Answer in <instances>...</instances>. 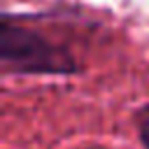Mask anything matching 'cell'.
<instances>
[{"mask_svg":"<svg viewBox=\"0 0 149 149\" xmlns=\"http://www.w3.org/2000/svg\"><path fill=\"white\" fill-rule=\"evenodd\" d=\"M133 119H135V128H137V137H140L142 147L149 149V105H142Z\"/></svg>","mask_w":149,"mask_h":149,"instance_id":"cell-2","label":"cell"},{"mask_svg":"<svg viewBox=\"0 0 149 149\" xmlns=\"http://www.w3.org/2000/svg\"><path fill=\"white\" fill-rule=\"evenodd\" d=\"M0 70L5 74H54L70 77L81 70L74 56L40 35L33 28L16 23L9 14L0 19Z\"/></svg>","mask_w":149,"mask_h":149,"instance_id":"cell-1","label":"cell"}]
</instances>
